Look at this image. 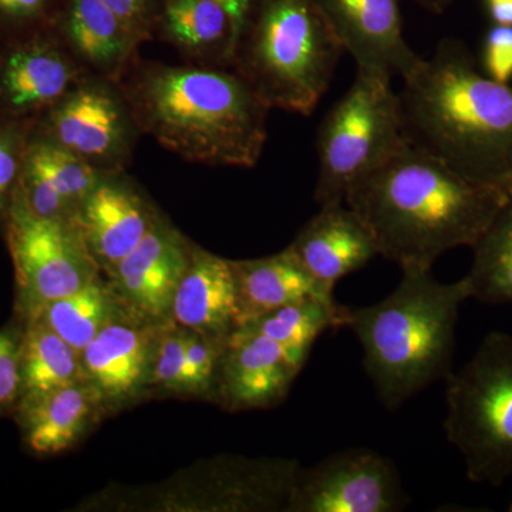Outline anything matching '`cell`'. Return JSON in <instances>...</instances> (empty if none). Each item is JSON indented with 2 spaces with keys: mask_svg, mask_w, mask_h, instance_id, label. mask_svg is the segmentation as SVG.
<instances>
[{
  "mask_svg": "<svg viewBox=\"0 0 512 512\" xmlns=\"http://www.w3.org/2000/svg\"><path fill=\"white\" fill-rule=\"evenodd\" d=\"M507 198L406 141L350 188L345 204L372 232L379 256L431 271L451 249L473 247Z\"/></svg>",
  "mask_w": 512,
  "mask_h": 512,
  "instance_id": "obj_1",
  "label": "cell"
},
{
  "mask_svg": "<svg viewBox=\"0 0 512 512\" xmlns=\"http://www.w3.org/2000/svg\"><path fill=\"white\" fill-rule=\"evenodd\" d=\"M138 131L190 163L252 168L268 138V106L225 67L137 63L116 83Z\"/></svg>",
  "mask_w": 512,
  "mask_h": 512,
  "instance_id": "obj_2",
  "label": "cell"
},
{
  "mask_svg": "<svg viewBox=\"0 0 512 512\" xmlns=\"http://www.w3.org/2000/svg\"><path fill=\"white\" fill-rule=\"evenodd\" d=\"M404 137L473 183L501 188L512 173V87L478 72L461 40H441L403 79Z\"/></svg>",
  "mask_w": 512,
  "mask_h": 512,
  "instance_id": "obj_3",
  "label": "cell"
},
{
  "mask_svg": "<svg viewBox=\"0 0 512 512\" xmlns=\"http://www.w3.org/2000/svg\"><path fill=\"white\" fill-rule=\"evenodd\" d=\"M397 288L375 305L350 308L348 323L363 350V366L377 399L394 410L453 372L466 278L443 284L431 271L402 269Z\"/></svg>",
  "mask_w": 512,
  "mask_h": 512,
  "instance_id": "obj_4",
  "label": "cell"
},
{
  "mask_svg": "<svg viewBox=\"0 0 512 512\" xmlns=\"http://www.w3.org/2000/svg\"><path fill=\"white\" fill-rule=\"evenodd\" d=\"M342 53L316 0H254L231 69L269 109L311 116Z\"/></svg>",
  "mask_w": 512,
  "mask_h": 512,
  "instance_id": "obj_5",
  "label": "cell"
},
{
  "mask_svg": "<svg viewBox=\"0 0 512 512\" xmlns=\"http://www.w3.org/2000/svg\"><path fill=\"white\" fill-rule=\"evenodd\" d=\"M446 382L443 430L471 483L500 487L512 478V336L488 333Z\"/></svg>",
  "mask_w": 512,
  "mask_h": 512,
  "instance_id": "obj_6",
  "label": "cell"
},
{
  "mask_svg": "<svg viewBox=\"0 0 512 512\" xmlns=\"http://www.w3.org/2000/svg\"><path fill=\"white\" fill-rule=\"evenodd\" d=\"M406 141L392 79L357 70L355 82L319 127V207L345 204L350 188Z\"/></svg>",
  "mask_w": 512,
  "mask_h": 512,
  "instance_id": "obj_7",
  "label": "cell"
},
{
  "mask_svg": "<svg viewBox=\"0 0 512 512\" xmlns=\"http://www.w3.org/2000/svg\"><path fill=\"white\" fill-rule=\"evenodd\" d=\"M6 234L25 316L101 274L72 221L33 214L18 192L6 217Z\"/></svg>",
  "mask_w": 512,
  "mask_h": 512,
  "instance_id": "obj_8",
  "label": "cell"
},
{
  "mask_svg": "<svg viewBox=\"0 0 512 512\" xmlns=\"http://www.w3.org/2000/svg\"><path fill=\"white\" fill-rule=\"evenodd\" d=\"M42 136L103 174L124 173L140 131L116 83L87 76L45 113Z\"/></svg>",
  "mask_w": 512,
  "mask_h": 512,
  "instance_id": "obj_9",
  "label": "cell"
},
{
  "mask_svg": "<svg viewBox=\"0 0 512 512\" xmlns=\"http://www.w3.org/2000/svg\"><path fill=\"white\" fill-rule=\"evenodd\" d=\"M409 505L393 461L370 448H349L299 468L286 510L397 512Z\"/></svg>",
  "mask_w": 512,
  "mask_h": 512,
  "instance_id": "obj_10",
  "label": "cell"
},
{
  "mask_svg": "<svg viewBox=\"0 0 512 512\" xmlns=\"http://www.w3.org/2000/svg\"><path fill=\"white\" fill-rule=\"evenodd\" d=\"M320 12L357 70L409 76L423 60L404 39L402 0H316Z\"/></svg>",
  "mask_w": 512,
  "mask_h": 512,
  "instance_id": "obj_11",
  "label": "cell"
},
{
  "mask_svg": "<svg viewBox=\"0 0 512 512\" xmlns=\"http://www.w3.org/2000/svg\"><path fill=\"white\" fill-rule=\"evenodd\" d=\"M191 251V242L158 214L146 237L107 274L110 284L128 311L154 325L170 318Z\"/></svg>",
  "mask_w": 512,
  "mask_h": 512,
  "instance_id": "obj_12",
  "label": "cell"
},
{
  "mask_svg": "<svg viewBox=\"0 0 512 512\" xmlns=\"http://www.w3.org/2000/svg\"><path fill=\"white\" fill-rule=\"evenodd\" d=\"M124 309L82 350L83 376L104 407L123 406L151 384L158 332Z\"/></svg>",
  "mask_w": 512,
  "mask_h": 512,
  "instance_id": "obj_13",
  "label": "cell"
},
{
  "mask_svg": "<svg viewBox=\"0 0 512 512\" xmlns=\"http://www.w3.org/2000/svg\"><path fill=\"white\" fill-rule=\"evenodd\" d=\"M157 215L120 173L104 175L70 221L100 271L109 274L146 237Z\"/></svg>",
  "mask_w": 512,
  "mask_h": 512,
  "instance_id": "obj_14",
  "label": "cell"
},
{
  "mask_svg": "<svg viewBox=\"0 0 512 512\" xmlns=\"http://www.w3.org/2000/svg\"><path fill=\"white\" fill-rule=\"evenodd\" d=\"M299 372L281 346L241 326L225 342L217 393L228 409H264L285 399Z\"/></svg>",
  "mask_w": 512,
  "mask_h": 512,
  "instance_id": "obj_15",
  "label": "cell"
},
{
  "mask_svg": "<svg viewBox=\"0 0 512 512\" xmlns=\"http://www.w3.org/2000/svg\"><path fill=\"white\" fill-rule=\"evenodd\" d=\"M87 76L59 39L36 37L2 57L0 100L16 116L45 114Z\"/></svg>",
  "mask_w": 512,
  "mask_h": 512,
  "instance_id": "obj_16",
  "label": "cell"
},
{
  "mask_svg": "<svg viewBox=\"0 0 512 512\" xmlns=\"http://www.w3.org/2000/svg\"><path fill=\"white\" fill-rule=\"evenodd\" d=\"M319 208L288 248L319 284L333 292L340 279L379 256V249L370 229L348 205Z\"/></svg>",
  "mask_w": 512,
  "mask_h": 512,
  "instance_id": "obj_17",
  "label": "cell"
},
{
  "mask_svg": "<svg viewBox=\"0 0 512 512\" xmlns=\"http://www.w3.org/2000/svg\"><path fill=\"white\" fill-rule=\"evenodd\" d=\"M104 175L39 134L29 138L18 194L33 214L70 221Z\"/></svg>",
  "mask_w": 512,
  "mask_h": 512,
  "instance_id": "obj_18",
  "label": "cell"
},
{
  "mask_svg": "<svg viewBox=\"0 0 512 512\" xmlns=\"http://www.w3.org/2000/svg\"><path fill=\"white\" fill-rule=\"evenodd\" d=\"M171 318L180 328L227 342L241 326L231 261L192 245L190 264L175 293Z\"/></svg>",
  "mask_w": 512,
  "mask_h": 512,
  "instance_id": "obj_19",
  "label": "cell"
},
{
  "mask_svg": "<svg viewBox=\"0 0 512 512\" xmlns=\"http://www.w3.org/2000/svg\"><path fill=\"white\" fill-rule=\"evenodd\" d=\"M60 35L90 76L119 83L137 62L140 39L101 0H69Z\"/></svg>",
  "mask_w": 512,
  "mask_h": 512,
  "instance_id": "obj_20",
  "label": "cell"
},
{
  "mask_svg": "<svg viewBox=\"0 0 512 512\" xmlns=\"http://www.w3.org/2000/svg\"><path fill=\"white\" fill-rule=\"evenodd\" d=\"M16 407L30 450L52 456L76 444L104 406L92 384L80 380L53 392L20 399Z\"/></svg>",
  "mask_w": 512,
  "mask_h": 512,
  "instance_id": "obj_21",
  "label": "cell"
},
{
  "mask_svg": "<svg viewBox=\"0 0 512 512\" xmlns=\"http://www.w3.org/2000/svg\"><path fill=\"white\" fill-rule=\"evenodd\" d=\"M231 264L237 281L241 326L289 303L308 299L335 302L333 292L319 284L289 248L265 258Z\"/></svg>",
  "mask_w": 512,
  "mask_h": 512,
  "instance_id": "obj_22",
  "label": "cell"
},
{
  "mask_svg": "<svg viewBox=\"0 0 512 512\" xmlns=\"http://www.w3.org/2000/svg\"><path fill=\"white\" fill-rule=\"evenodd\" d=\"M160 29L168 43L194 64L231 69L238 33L212 0H164Z\"/></svg>",
  "mask_w": 512,
  "mask_h": 512,
  "instance_id": "obj_23",
  "label": "cell"
},
{
  "mask_svg": "<svg viewBox=\"0 0 512 512\" xmlns=\"http://www.w3.org/2000/svg\"><path fill=\"white\" fill-rule=\"evenodd\" d=\"M124 309L126 306L113 285L103 281L100 274L79 291L47 303L26 319L39 320L82 353L100 330Z\"/></svg>",
  "mask_w": 512,
  "mask_h": 512,
  "instance_id": "obj_24",
  "label": "cell"
},
{
  "mask_svg": "<svg viewBox=\"0 0 512 512\" xmlns=\"http://www.w3.org/2000/svg\"><path fill=\"white\" fill-rule=\"evenodd\" d=\"M346 323L348 306L336 301L308 299L289 303L242 326H248L281 346L302 370L316 340L328 329L346 328Z\"/></svg>",
  "mask_w": 512,
  "mask_h": 512,
  "instance_id": "obj_25",
  "label": "cell"
},
{
  "mask_svg": "<svg viewBox=\"0 0 512 512\" xmlns=\"http://www.w3.org/2000/svg\"><path fill=\"white\" fill-rule=\"evenodd\" d=\"M22 397H35L84 380L82 357L39 320L28 319L20 352Z\"/></svg>",
  "mask_w": 512,
  "mask_h": 512,
  "instance_id": "obj_26",
  "label": "cell"
},
{
  "mask_svg": "<svg viewBox=\"0 0 512 512\" xmlns=\"http://www.w3.org/2000/svg\"><path fill=\"white\" fill-rule=\"evenodd\" d=\"M471 249L473 265L464 276L470 298L490 305L512 303V195Z\"/></svg>",
  "mask_w": 512,
  "mask_h": 512,
  "instance_id": "obj_27",
  "label": "cell"
},
{
  "mask_svg": "<svg viewBox=\"0 0 512 512\" xmlns=\"http://www.w3.org/2000/svg\"><path fill=\"white\" fill-rule=\"evenodd\" d=\"M29 138L18 121L0 119V220L6 221L18 192Z\"/></svg>",
  "mask_w": 512,
  "mask_h": 512,
  "instance_id": "obj_28",
  "label": "cell"
},
{
  "mask_svg": "<svg viewBox=\"0 0 512 512\" xmlns=\"http://www.w3.org/2000/svg\"><path fill=\"white\" fill-rule=\"evenodd\" d=\"M187 329L175 326L157 338L151 384L171 392L188 393L187 387Z\"/></svg>",
  "mask_w": 512,
  "mask_h": 512,
  "instance_id": "obj_29",
  "label": "cell"
},
{
  "mask_svg": "<svg viewBox=\"0 0 512 512\" xmlns=\"http://www.w3.org/2000/svg\"><path fill=\"white\" fill-rule=\"evenodd\" d=\"M225 343L187 329L188 393L207 394L218 387V373Z\"/></svg>",
  "mask_w": 512,
  "mask_h": 512,
  "instance_id": "obj_30",
  "label": "cell"
},
{
  "mask_svg": "<svg viewBox=\"0 0 512 512\" xmlns=\"http://www.w3.org/2000/svg\"><path fill=\"white\" fill-rule=\"evenodd\" d=\"M20 352L22 335L12 328L0 330V413L18 406L22 397Z\"/></svg>",
  "mask_w": 512,
  "mask_h": 512,
  "instance_id": "obj_31",
  "label": "cell"
},
{
  "mask_svg": "<svg viewBox=\"0 0 512 512\" xmlns=\"http://www.w3.org/2000/svg\"><path fill=\"white\" fill-rule=\"evenodd\" d=\"M483 69L485 76L498 83L512 80V26L491 25L484 36Z\"/></svg>",
  "mask_w": 512,
  "mask_h": 512,
  "instance_id": "obj_32",
  "label": "cell"
},
{
  "mask_svg": "<svg viewBox=\"0 0 512 512\" xmlns=\"http://www.w3.org/2000/svg\"><path fill=\"white\" fill-rule=\"evenodd\" d=\"M104 5L117 16L140 39V42L151 36L154 28V0H101Z\"/></svg>",
  "mask_w": 512,
  "mask_h": 512,
  "instance_id": "obj_33",
  "label": "cell"
},
{
  "mask_svg": "<svg viewBox=\"0 0 512 512\" xmlns=\"http://www.w3.org/2000/svg\"><path fill=\"white\" fill-rule=\"evenodd\" d=\"M47 0H0V15L16 22H29L45 13Z\"/></svg>",
  "mask_w": 512,
  "mask_h": 512,
  "instance_id": "obj_34",
  "label": "cell"
},
{
  "mask_svg": "<svg viewBox=\"0 0 512 512\" xmlns=\"http://www.w3.org/2000/svg\"><path fill=\"white\" fill-rule=\"evenodd\" d=\"M212 2L218 3L228 13L229 18L234 22L239 36L242 28H244L245 20L248 18L249 10H251L254 0H212Z\"/></svg>",
  "mask_w": 512,
  "mask_h": 512,
  "instance_id": "obj_35",
  "label": "cell"
},
{
  "mask_svg": "<svg viewBox=\"0 0 512 512\" xmlns=\"http://www.w3.org/2000/svg\"><path fill=\"white\" fill-rule=\"evenodd\" d=\"M483 5L491 23L512 26V0H483Z\"/></svg>",
  "mask_w": 512,
  "mask_h": 512,
  "instance_id": "obj_36",
  "label": "cell"
},
{
  "mask_svg": "<svg viewBox=\"0 0 512 512\" xmlns=\"http://www.w3.org/2000/svg\"><path fill=\"white\" fill-rule=\"evenodd\" d=\"M421 8L434 15H441L448 8L453 0H414Z\"/></svg>",
  "mask_w": 512,
  "mask_h": 512,
  "instance_id": "obj_37",
  "label": "cell"
},
{
  "mask_svg": "<svg viewBox=\"0 0 512 512\" xmlns=\"http://www.w3.org/2000/svg\"><path fill=\"white\" fill-rule=\"evenodd\" d=\"M501 190H504L507 192V194L512 195V173L508 175L507 180H505L503 185H501Z\"/></svg>",
  "mask_w": 512,
  "mask_h": 512,
  "instance_id": "obj_38",
  "label": "cell"
},
{
  "mask_svg": "<svg viewBox=\"0 0 512 512\" xmlns=\"http://www.w3.org/2000/svg\"><path fill=\"white\" fill-rule=\"evenodd\" d=\"M0 64H2V57H0Z\"/></svg>",
  "mask_w": 512,
  "mask_h": 512,
  "instance_id": "obj_39",
  "label": "cell"
}]
</instances>
